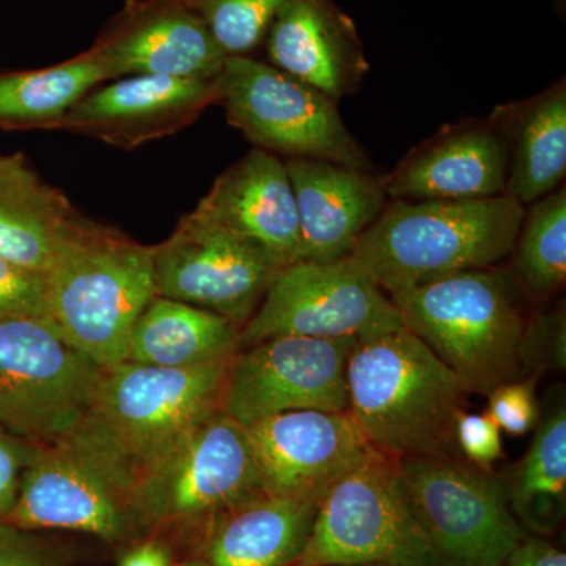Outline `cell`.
<instances>
[{
    "instance_id": "cell-32",
    "label": "cell",
    "mask_w": 566,
    "mask_h": 566,
    "mask_svg": "<svg viewBox=\"0 0 566 566\" xmlns=\"http://www.w3.org/2000/svg\"><path fill=\"white\" fill-rule=\"evenodd\" d=\"M70 553L39 532L0 521V566H66Z\"/></svg>"
},
{
    "instance_id": "cell-27",
    "label": "cell",
    "mask_w": 566,
    "mask_h": 566,
    "mask_svg": "<svg viewBox=\"0 0 566 566\" xmlns=\"http://www.w3.org/2000/svg\"><path fill=\"white\" fill-rule=\"evenodd\" d=\"M502 480L521 526L547 532L560 524L566 505L565 405L539 419L526 455Z\"/></svg>"
},
{
    "instance_id": "cell-18",
    "label": "cell",
    "mask_w": 566,
    "mask_h": 566,
    "mask_svg": "<svg viewBox=\"0 0 566 566\" xmlns=\"http://www.w3.org/2000/svg\"><path fill=\"white\" fill-rule=\"evenodd\" d=\"M509 155L493 118L444 126L386 177L389 200H474L504 196Z\"/></svg>"
},
{
    "instance_id": "cell-13",
    "label": "cell",
    "mask_w": 566,
    "mask_h": 566,
    "mask_svg": "<svg viewBox=\"0 0 566 566\" xmlns=\"http://www.w3.org/2000/svg\"><path fill=\"white\" fill-rule=\"evenodd\" d=\"M156 294L226 316L243 329L282 270L259 245L196 211L151 245Z\"/></svg>"
},
{
    "instance_id": "cell-14",
    "label": "cell",
    "mask_w": 566,
    "mask_h": 566,
    "mask_svg": "<svg viewBox=\"0 0 566 566\" xmlns=\"http://www.w3.org/2000/svg\"><path fill=\"white\" fill-rule=\"evenodd\" d=\"M245 430L263 494L316 505L375 452L349 412H282Z\"/></svg>"
},
{
    "instance_id": "cell-31",
    "label": "cell",
    "mask_w": 566,
    "mask_h": 566,
    "mask_svg": "<svg viewBox=\"0 0 566 566\" xmlns=\"http://www.w3.org/2000/svg\"><path fill=\"white\" fill-rule=\"evenodd\" d=\"M488 397L486 415L499 430L513 436H524L535 430L542 412L535 395L534 379H517L494 387Z\"/></svg>"
},
{
    "instance_id": "cell-16",
    "label": "cell",
    "mask_w": 566,
    "mask_h": 566,
    "mask_svg": "<svg viewBox=\"0 0 566 566\" xmlns=\"http://www.w3.org/2000/svg\"><path fill=\"white\" fill-rule=\"evenodd\" d=\"M218 98V80L120 77L88 92L59 129L134 150L192 125Z\"/></svg>"
},
{
    "instance_id": "cell-5",
    "label": "cell",
    "mask_w": 566,
    "mask_h": 566,
    "mask_svg": "<svg viewBox=\"0 0 566 566\" xmlns=\"http://www.w3.org/2000/svg\"><path fill=\"white\" fill-rule=\"evenodd\" d=\"M46 277L63 338L104 370L125 363L134 323L156 296L150 245L81 214Z\"/></svg>"
},
{
    "instance_id": "cell-36",
    "label": "cell",
    "mask_w": 566,
    "mask_h": 566,
    "mask_svg": "<svg viewBox=\"0 0 566 566\" xmlns=\"http://www.w3.org/2000/svg\"><path fill=\"white\" fill-rule=\"evenodd\" d=\"M495 566H566V556L546 539L526 535Z\"/></svg>"
},
{
    "instance_id": "cell-19",
    "label": "cell",
    "mask_w": 566,
    "mask_h": 566,
    "mask_svg": "<svg viewBox=\"0 0 566 566\" xmlns=\"http://www.w3.org/2000/svg\"><path fill=\"white\" fill-rule=\"evenodd\" d=\"M283 161L296 200L301 262L333 263L349 256L389 203L381 177L324 159Z\"/></svg>"
},
{
    "instance_id": "cell-8",
    "label": "cell",
    "mask_w": 566,
    "mask_h": 566,
    "mask_svg": "<svg viewBox=\"0 0 566 566\" xmlns=\"http://www.w3.org/2000/svg\"><path fill=\"white\" fill-rule=\"evenodd\" d=\"M398 475L397 458L375 450L331 488L293 566H439Z\"/></svg>"
},
{
    "instance_id": "cell-21",
    "label": "cell",
    "mask_w": 566,
    "mask_h": 566,
    "mask_svg": "<svg viewBox=\"0 0 566 566\" xmlns=\"http://www.w3.org/2000/svg\"><path fill=\"white\" fill-rule=\"evenodd\" d=\"M264 41L271 65L337 103L359 92L370 70L356 24L335 0H290Z\"/></svg>"
},
{
    "instance_id": "cell-30",
    "label": "cell",
    "mask_w": 566,
    "mask_h": 566,
    "mask_svg": "<svg viewBox=\"0 0 566 566\" xmlns=\"http://www.w3.org/2000/svg\"><path fill=\"white\" fill-rule=\"evenodd\" d=\"M28 316H50L46 274L25 270L0 256V322Z\"/></svg>"
},
{
    "instance_id": "cell-25",
    "label": "cell",
    "mask_w": 566,
    "mask_h": 566,
    "mask_svg": "<svg viewBox=\"0 0 566 566\" xmlns=\"http://www.w3.org/2000/svg\"><path fill=\"white\" fill-rule=\"evenodd\" d=\"M240 333L226 316L156 294L134 323L126 360L178 370L230 363Z\"/></svg>"
},
{
    "instance_id": "cell-10",
    "label": "cell",
    "mask_w": 566,
    "mask_h": 566,
    "mask_svg": "<svg viewBox=\"0 0 566 566\" xmlns=\"http://www.w3.org/2000/svg\"><path fill=\"white\" fill-rule=\"evenodd\" d=\"M398 475L436 556L450 566H495L526 532L504 480L458 457L397 458Z\"/></svg>"
},
{
    "instance_id": "cell-3",
    "label": "cell",
    "mask_w": 566,
    "mask_h": 566,
    "mask_svg": "<svg viewBox=\"0 0 566 566\" xmlns=\"http://www.w3.org/2000/svg\"><path fill=\"white\" fill-rule=\"evenodd\" d=\"M526 207L506 196L389 200L348 259L387 294L497 266L512 255Z\"/></svg>"
},
{
    "instance_id": "cell-17",
    "label": "cell",
    "mask_w": 566,
    "mask_h": 566,
    "mask_svg": "<svg viewBox=\"0 0 566 566\" xmlns=\"http://www.w3.org/2000/svg\"><path fill=\"white\" fill-rule=\"evenodd\" d=\"M92 51L111 80H218L229 57L185 0H148L133 6Z\"/></svg>"
},
{
    "instance_id": "cell-22",
    "label": "cell",
    "mask_w": 566,
    "mask_h": 566,
    "mask_svg": "<svg viewBox=\"0 0 566 566\" xmlns=\"http://www.w3.org/2000/svg\"><path fill=\"white\" fill-rule=\"evenodd\" d=\"M509 155L504 196L528 207L564 186L566 175L565 77L538 95L495 107Z\"/></svg>"
},
{
    "instance_id": "cell-38",
    "label": "cell",
    "mask_w": 566,
    "mask_h": 566,
    "mask_svg": "<svg viewBox=\"0 0 566 566\" xmlns=\"http://www.w3.org/2000/svg\"><path fill=\"white\" fill-rule=\"evenodd\" d=\"M178 566H210L203 558H189V560L182 562V564Z\"/></svg>"
},
{
    "instance_id": "cell-7",
    "label": "cell",
    "mask_w": 566,
    "mask_h": 566,
    "mask_svg": "<svg viewBox=\"0 0 566 566\" xmlns=\"http://www.w3.org/2000/svg\"><path fill=\"white\" fill-rule=\"evenodd\" d=\"M104 368L74 349L50 316L0 322V433L35 447L65 444Z\"/></svg>"
},
{
    "instance_id": "cell-33",
    "label": "cell",
    "mask_w": 566,
    "mask_h": 566,
    "mask_svg": "<svg viewBox=\"0 0 566 566\" xmlns=\"http://www.w3.org/2000/svg\"><path fill=\"white\" fill-rule=\"evenodd\" d=\"M564 307L546 314L532 315L524 337V360L527 371L554 364L565 367Z\"/></svg>"
},
{
    "instance_id": "cell-23",
    "label": "cell",
    "mask_w": 566,
    "mask_h": 566,
    "mask_svg": "<svg viewBox=\"0 0 566 566\" xmlns=\"http://www.w3.org/2000/svg\"><path fill=\"white\" fill-rule=\"evenodd\" d=\"M81 212L48 185L21 153L0 155V256L50 273L66 233Z\"/></svg>"
},
{
    "instance_id": "cell-12",
    "label": "cell",
    "mask_w": 566,
    "mask_h": 566,
    "mask_svg": "<svg viewBox=\"0 0 566 566\" xmlns=\"http://www.w3.org/2000/svg\"><path fill=\"white\" fill-rule=\"evenodd\" d=\"M352 338H268L234 354L223 386L222 412L251 427L289 411L348 412Z\"/></svg>"
},
{
    "instance_id": "cell-20",
    "label": "cell",
    "mask_w": 566,
    "mask_h": 566,
    "mask_svg": "<svg viewBox=\"0 0 566 566\" xmlns=\"http://www.w3.org/2000/svg\"><path fill=\"white\" fill-rule=\"evenodd\" d=\"M193 211L259 245L281 268L301 262L296 200L279 156L253 148L216 178Z\"/></svg>"
},
{
    "instance_id": "cell-39",
    "label": "cell",
    "mask_w": 566,
    "mask_h": 566,
    "mask_svg": "<svg viewBox=\"0 0 566 566\" xmlns=\"http://www.w3.org/2000/svg\"><path fill=\"white\" fill-rule=\"evenodd\" d=\"M557 3L564 2V0H556Z\"/></svg>"
},
{
    "instance_id": "cell-2",
    "label": "cell",
    "mask_w": 566,
    "mask_h": 566,
    "mask_svg": "<svg viewBox=\"0 0 566 566\" xmlns=\"http://www.w3.org/2000/svg\"><path fill=\"white\" fill-rule=\"evenodd\" d=\"M346 379L349 416L375 450L463 458L455 427L471 389L411 331L357 342Z\"/></svg>"
},
{
    "instance_id": "cell-1",
    "label": "cell",
    "mask_w": 566,
    "mask_h": 566,
    "mask_svg": "<svg viewBox=\"0 0 566 566\" xmlns=\"http://www.w3.org/2000/svg\"><path fill=\"white\" fill-rule=\"evenodd\" d=\"M230 363L178 370L125 360L106 368L65 444L102 469L129 502L145 472L222 411Z\"/></svg>"
},
{
    "instance_id": "cell-35",
    "label": "cell",
    "mask_w": 566,
    "mask_h": 566,
    "mask_svg": "<svg viewBox=\"0 0 566 566\" xmlns=\"http://www.w3.org/2000/svg\"><path fill=\"white\" fill-rule=\"evenodd\" d=\"M40 447L0 433V521H6L17 502L22 476Z\"/></svg>"
},
{
    "instance_id": "cell-4",
    "label": "cell",
    "mask_w": 566,
    "mask_h": 566,
    "mask_svg": "<svg viewBox=\"0 0 566 566\" xmlns=\"http://www.w3.org/2000/svg\"><path fill=\"white\" fill-rule=\"evenodd\" d=\"M416 334L472 394L488 395L527 374V296L512 271H464L389 294Z\"/></svg>"
},
{
    "instance_id": "cell-26",
    "label": "cell",
    "mask_w": 566,
    "mask_h": 566,
    "mask_svg": "<svg viewBox=\"0 0 566 566\" xmlns=\"http://www.w3.org/2000/svg\"><path fill=\"white\" fill-rule=\"evenodd\" d=\"M111 81L92 50L41 70L0 73V129H59L93 88Z\"/></svg>"
},
{
    "instance_id": "cell-9",
    "label": "cell",
    "mask_w": 566,
    "mask_h": 566,
    "mask_svg": "<svg viewBox=\"0 0 566 566\" xmlns=\"http://www.w3.org/2000/svg\"><path fill=\"white\" fill-rule=\"evenodd\" d=\"M218 84L227 120L253 148L283 159H324L374 172L338 103L311 85L249 55H229Z\"/></svg>"
},
{
    "instance_id": "cell-29",
    "label": "cell",
    "mask_w": 566,
    "mask_h": 566,
    "mask_svg": "<svg viewBox=\"0 0 566 566\" xmlns=\"http://www.w3.org/2000/svg\"><path fill=\"white\" fill-rule=\"evenodd\" d=\"M227 55H248L266 39L290 0H185Z\"/></svg>"
},
{
    "instance_id": "cell-15",
    "label": "cell",
    "mask_w": 566,
    "mask_h": 566,
    "mask_svg": "<svg viewBox=\"0 0 566 566\" xmlns=\"http://www.w3.org/2000/svg\"><path fill=\"white\" fill-rule=\"evenodd\" d=\"M6 523L32 532H77L109 545L142 538L126 494L70 444L40 447Z\"/></svg>"
},
{
    "instance_id": "cell-6",
    "label": "cell",
    "mask_w": 566,
    "mask_h": 566,
    "mask_svg": "<svg viewBox=\"0 0 566 566\" xmlns=\"http://www.w3.org/2000/svg\"><path fill=\"white\" fill-rule=\"evenodd\" d=\"M248 430L219 411L142 475L129 506L142 538L202 531L262 495Z\"/></svg>"
},
{
    "instance_id": "cell-34",
    "label": "cell",
    "mask_w": 566,
    "mask_h": 566,
    "mask_svg": "<svg viewBox=\"0 0 566 566\" xmlns=\"http://www.w3.org/2000/svg\"><path fill=\"white\" fill-rule=\"evenodd\" d=\"M455 441L461 457L482 469H491L504 453L501 430L488 415L461 412L457 420Z\"/></svg>"
},
{
    "instance_id": "cell-28",
    "label": "cell",
    "mask_w": 566,
    "mask_h": 566,
    "mask_svg": "<svg viewBox=\"0 0 566 566\" xmlns=\"http://www.w3.org/2000/svg\"><path fill=\"white\" fill-rule=\"evenodd\" d=\"M512 255L510 271L531 303H543L565 289V186L528 205Z\"/></svg>"
},
{
    "instance_id": "cell-11",
    "label": "cell",
    "mask_w": 566,
    "mask_h": 566,
    "mask_svg": "<svg viewBox=\"0 0 566 566\" xmlns=\"http://www.w3.org/2000/svg\"><path fill=\"white\" fill-rule=\"evenodd\" d=\"M405 327L400 312L346 256L333 263L282 268L240 333V349L268 338H365Z\"/></svg>"
},
{
    "instance_id": "cell-37",
    "label": "cell",
    "mask_w": 566,
    "mask_h": 566,
    "mask_svg": "<svg viewBox=\"0 0 566 566\" xmlns=\"http://www.w3.org/2000/svg\"><path fill=\"white\" fill-rule=\"evenodd\" d=\"M118 566H174L172 549L158 536H145L132 543Z\"/></svg>"
},
{
    "instance_id": "cell-24",
    "label": "cell",
    "mask_w": 566,
    "mask_h": 566,
    "mask_svg": "<svg viewBox=\"0 0 566 566\" xmlns=\"http://www.w3.org/2000/svg\"><path fill=\"white\" fill-rule=\"evenodd\" d=\"M316 504L262 494L219 517L203 536L210 566H293Z\"/></svg>"
}]
</instances>
